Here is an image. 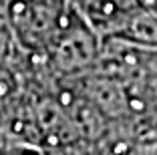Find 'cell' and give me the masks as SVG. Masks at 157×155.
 Here are the masks:
<instances>
[{
	"label": "cell",
	"mask_w": 157,
	"mask_h": 155,
	"mask_svg": "<svg viewBox=\"0 0 157 155\" xmlns=\"http://www.w3.org/2000/svg\"><path fill=\"white\" fill-rule=\"evenodd\" d=\"M101 52L103 38L91 30L69 6V14L46 52L44 64H48L60 77L78 79L97 67Z\"/></svg>",
	"instance_id": "cell-1"
},
{
	"label": "cell",
	"mask_w": 157,
	"mask_h": 155,
	"mask_svg": "<svg viewBox=\"0 0 157 155\" xmlns=\"http://www.w3.org/2000/svg\"><path fill=\"white\" fill-rule=\"evenodd\" d=\"M75 14L103 41L115 38L125 22L137 12L141 0H67Z\"/></svg>",
	"instance_id": "cell-2"
},
{
	"label": "cell",
	"mask_w": 157,
	"mask_h": 155,
	"mask_svg": "<svg viewBox=\"0 0 157 155\" xmlns=\"http://www.w3.org/2000/svg\"><path fill=\"white\" fill-rule=\"evenodd\" d=\"M6 155H48L42 145H33V143H22V141H10Z\"/></svg>",
	"instance_id": "cell-3"
},
{
	"label": "cell",
	"mask_w": 157,
	"mask_h": 155,
	"mask_svg": "<svg viewBox=\"0 0 157 155\" xmlns=\"http://www.w3.org/2000/svg\"><path fill=\"white\" fill-rule=\"evenodd\" d=\"M10 141H12V139H10L4 131H0V155H6V149H8Z\"/></svg>",
	"instance_id": "cell-4"
},
{
	"label": "cell",
	"mask_w": 157,
	"mask_h": 155,
	"mask_svg": "<svg viewBox=\"0 0 157 155\" xmlns=\"http://www.w3.org/2000/svg\"><path fill=\"white\" fill-rule=\"evenodd\" d=\"M145 6H149V8H155L157 10V0H141Z\"/></svg>",
	"instance_id": "cell-5"
}]
</instances>
